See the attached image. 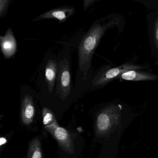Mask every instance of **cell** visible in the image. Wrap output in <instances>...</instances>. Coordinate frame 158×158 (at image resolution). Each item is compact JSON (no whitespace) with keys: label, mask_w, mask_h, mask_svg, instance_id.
Wrapping results in <instances>:
<instances>
[{"label":"cell","mask_w":158,"mask_h":158,"mask_svg":"<svg viewBox=\"0 0 158 158\" xmlns=\"http://www.w3.org/2000/svg\"><path fill=\"white\" fill-rule=\"evenodd\" d=\"M114 24V21L103 24L96 23L81 40L78 48L79 66L85 79L91 65L92 55L102 37L107 29Z\"/></svg>","instance_id":"1"},{"label":"cell","mask_w":158,"mask_h":158,"mask_svg":"<svg viewBox=\"0 0 158 158\" xmlns=\"http://www.w3.org/2000/svg\"><path fill=\"white\" fill-rule=\"evenodd\" d=\"M144 68L141 65L135 64L132 63H126L118 67L111 68L107 71L98 74L92 81L94 86H102L110 83L123 73L130 70H139Z\"/></svg>","instance_id":"2"},{"label":"cell","mask_w":158,"mask_h":158,"mask_svg":"<svg viewBox=\"0 0 158 158\" xmlns=\"http://www.w3.org/2000/svg\"><path fill=\"white\" fill-rule=\"evenodd\" d=\"M57 92L61 98L66 99L71 90V77L68 60L64 58L58 63Z\"/></svg>","instance_id":"3"},{"label":"cell","mask_w":158,"mask_h":158,"mask_svg":"<svg viewBox=\"0 0 158 158\" xmlns=\"http://www.w3.org/2000/svg\"><path fill=\"white\" fill-rule=\"evenodd\" d=\"M35 114V108L32 96L26 94L22 101L21 119L23 124L29 126L33 123Z\"/></svg>","instance_id":"4"},{"label":"cell","mask_w":158,"mask_h":158,"mask_svg":"<svg viewBox=\"0 0 158 158\" xmlns=\"http://www.w3.org/2000/svg\"><path fill=\"white\" fill-rule=\"evenodd\" d=\"M74 12L75 9L73 7L65 6L48 11L35 18L33 21L53 19L58 20L60 23H63L67 18L72 16Z\"/></svg>","instance_id":"5"},{"label":"cell","mask_w":158,"mask_h":158,"mask_svg":"<svg viewBox=\"0 0 158 158\" xmlns=\"http://www.w3.org/2000/svg\"><path fill=\"white\" fill-rule=\"evenodd\" d=\"M2 52L4 57L10 58L16 52V42L11 28L8 29L6 35L0 42Z\"/></svg>","instance_id":"6"},{"label":"cell","mask_w":158,"mask_h":158,"mask_svg":"<svg viewBox=\"0 0 158 158\" xmlns=\"http://www.w3.org/2000/svg\"><path fill=\"white\" fill-rule=\"evenodd\" d=\"M118 78L127 81H153L157 80L158 76L155 74L134 70L127 71L118 77Z\"/></svg>","instance_id":"7"},{"label":"cell","mask_w":158,"mask_h":158,"mask_svg":"<svg viewBox=\"0 0 158 158\" xmlns=\"http://www.w3.org/2000/svg\"><path fill=\"white\" fill-rule=\"evenodd\" d=\"M58 63L55 60L49 59L45 69V79L50 93H52L54 86L57 76Z\"/></svg>","instance_id":"8"},{"label":"cell","mask_w":158,"mask_h":158,"mask_svg":"<svg viewBox=\"0 0 158 158\" xmlns=\"http://www.w3.org/2000/svg\"><path fill=\"white\" fill-rule=\"evenodd\" d=\"M45 128L54 137L62 146L65 148L68 147L69 142V134L64 128L58 126L56 123L46 127Z\"/></svg>","instance_id":"9"},{"label":"cell","mask_w":158,"mask_h":158,"mask_svg":"<svg viewBox=\"0 0 158 158\" xmlns=\"http://www.w3.org/2000/svg\"><path fill=\"white\" fill-rule=\"evenodd\" d=\"M27 158H43L41 142L38 137L33 138L29 143Z\"/></svg>","instance_id":"10"},{"label":"cell","mask_w":158,"mask_h":158,"mask_svg":"<svg viewBox=\"0 0 158 158\" xmlns=\"http://www.w3.org/2000/svg\"><path fill=\"white\" fill-rule=\"evenodd\" d=\"M110 125V119L107 114L102 113L98 115L97 119V127L100 132L107 131Z\"/></svg>","instance_id":"11"},{"label":"cell","mask_w":158,"mask_h":158,"mask_svg":"<svg viewBox=\"0 0 158 158\" xmlns=\"http://www.w3.org/2000/svg\"><path fill=\"white\" fill-rule=\"evenodd\" d=\"M43 125L45 127L56 123L52 112L46 107H44L42 111Z\"/></svg>","instance_id":"12"},{"label":"cell","mask_w":158,"mask_h":158,"mask_svg":"<svg viewBox=\"0 0 158 158\" xmlns=\"http://www.w3.org/2000/svg\"><path fill=\"white\" fill-rule=\"evenodd\" d=\"M11 2V0H0V18L6 14Z\"/></svg>","instance_id":"13"},{"label":"cell","mask_w":158,"mask_h":158,"mask_svg":"<svg viewBox=\"0 0 158 158\" xmlns=\"http://www.w3.org/2000/svg\"><path fill=\"white\" fill-rule=\"evenodd\" d=\"M2 125H0V130L1 129ZM12 136V132L4 135H0V148L5 147L6 144L9 142Z\"/></svg>","instance_id":"14"},{"label":"cell","mask_w":158,"mask_h":158,"mask_svg":"<svg viewBox=\"0 0 158 158\" xmlns=\"http://www.w3.org/2000/svg\"><path fill=\"white\" fill-rule=\"evenodd\" d=\"M153 41L154 45L156 48H158V18L156 19L155 23L154 25V29H153Z\"/></svg>","instance_id":"15"},{"label":"cell","mask_w":158,"mask_h":158,"mask_svg":"<svg viewBox=\"0 0 158 158\" xmlns=\"http://www.w3.org/2000/svg\"><path fill=\"white\" fill-rule=\"evenodd\" d=\"M96 1L93 0H85L84 2V8L85 10H86L89 7H90L92 4L96 2Z\"/></svg>","instance_id":"16"},{"label":"cell","mask_w":158,"mask_h":158,"mask_svg":"<svg viewBox=\"0 0 158 158\" xmlns=\"http://www.w3.org/2000/svg\"><path fill=\"white\" fill-rule=\"evenodd\" d=\"M4 147H3V148H0V156L1 155L2 153V151H3V149H4Z\"/></svg>","instance_id":"17"},{"label":"cell","mask_w":158,"mask_h":158,"mask_svg":"<svg viewBox=\"0 0 158 158\" xmlns=\"http://www.w3.org/2000/svg\"><path fill=\"white\" fill-rule=\"evenodd\" d=\"M3 115L2 114H1V115H0V122L1 121L2 119V117H3Z\"/></svg>","instance_id":"18"},{"label":"cell","mask_w":158,"mask_h":158,"mask_svg":"<svg viewBox=\"0 0 158 158\" xmlns=\"http://www.w3.org/2000/svg\"><path fill=\"white\" fill-rule=\"evenodd\" d=\"M3 37L2 36H0V42L1 41V40H2V38H3Z\"/></svg>","instance_id":"19"}]
</instances>
